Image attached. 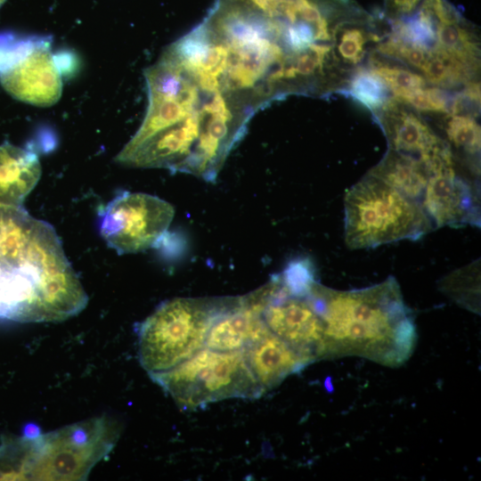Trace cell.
<instances>
[{
  "mask_svg": "<svg viewBox=\"0 0 481 481\" xmlns=\"http://www.w3.org/2000/svg\"><path fill=\"white\" fill-rule=\"evenodd\" d=\"M87 302L54 228L23 207L0 206V318L60 322Z\"/></svg>",
  "mask_w": 481,
  "mask_h": 481,
  "instance_id": "cell-1",
  "label": "cell"
},
{
  "mask_svg": "<svg viewBox=\"0 0 481 481\" xmlns=\"http://www.w3.org/2000/svg\"><path fill=\"white\" fill-rule=\"evenodd\" d=\"M311 296L324 323L325 358L360 356L396 367L412 355L415 322L393 276L352 290L332 289L316 281Z\"/></svg>",
  "mask_w": 481,
  "mask_h": 481,
  "instance_id": "cell-2",
  "label": "cell"
},
{
  "mask_svg": "<svg viewBox=\"0 0 481 481\" xmlns=\"http://www.w3.org/2000/svg\"><path fill=\"white\" fill-rule=\"evenodd\" d=\"M344 239L351 249L416 240L433 230L421 203L371 174L346 193Z\"/></svg>",
  "mask_w": 481,
  "mask_h": 481,
  "instance_id": "cell-3",
  "label": "cell"
},
{
  "mask_svg": "<svg viewBox=\"0 0 481 481\" xmlns=\"http://www.w3.org/2000/svg\"><path fill=\"white\" fill-rule=\"evenodd\" d=\"M236 299L177 298L163 302L137 328L142 367L149 375L165 371L204 348L213 321Z\"/></svg>",
  "mask_w": 481,
  "mask_h": 481,
  "instance_id": "cell-4",
  "label": "cell"
},
{
  "mask_svg": "<svg viewBox=\"0 0 481 481\" xmlns=\"http://www.w3.org/2000/svg\"><path fill=\"white\" fill-rule=\"evenodd\" d=\"M149 376L183 410L229 398L256 399L265 393L244 351L219 352L204 347L175 367Z\"/></svg>",
  "mask_w": 481,
  "mask_h": 481,
  "instance_id": "cell-5",
  "label": "cell"
},
{
  "mask_svg": "<svg viewBox=\"0 0 481 481\" xmlns=\"http://www.w3.org/2000/svg\"><path fill=\"white\" fill-rule=\"evenodd\" d=\"M117 421L107 416L42 434L31 431L27 479L86 480L91 469L115 446Z\"/></svg>",
  "mask_w": 481,
  "mask_h": 481,
  "instance_id": "cell-6",
  "label": "cell"
},
{
  "mask_svg": "<svg viewBox=\"0 0 481 481\" xmlns=\"http://www.w3.org/2000/svg\"><path fill=\"white\" fill-rule=\"evenodd\" d=\"M0 83L13 98L47 107L62 91L60 66L47 37L0 34Z\"/></svg>",
  "mask_w": 481,
  "mask_h": 481,
  "instance_id": "cell-7",
  "label": "cell"
},
{
  "mask_svg": "<svg viewBox=\"0 0 481 481\" xmlns=\"http://www.w3.org/2000/svg\"><path fill=\"white\" fill-rule=\"evenodd\" d=\"M249 296L259 308L269 330L309 364L325 358L324 323L311 290L306 294L292 293L275 274Z\"/></svg>",
  "mask_w": 481,
  "mask_h": 481,
  "instance_id": "cell-8",
  "label": "cell"
},
{
  "mask_svg": "<svg viewBox=\"0 0 481 481\" xmlns=\"http://www.w3.org/2000/svg\"><path fill=\"white\" fill-rule=\"evenodd\" d=\"M175 215L167 201L143 192L124 191L99 211L100 234L118 255L153 247Z\"/></svg>",
  "mask_w": 481,
  "mask_h": 481,
  "instance_id": "cell-9",
  "label": "cell"
},
{
  "mask_svg": "<svg viewBox=\"0 0 481 481\" xmlns=\"http://www.w3.org/2000/svg\"><path fill=\"white\" fill-rule=\"evenodd\" d=\"M421 205L434 226L480 225L479 189L454 167L429 175Z\"/></svg>",
  "mask_w": 481,
  "mask_h": 481,
  "instance_id": "cell-10",
  "label": "cell"
},
{
  "mask_svg": "<svg viewBox=\"0 0 481 481\" xmlns=\"http://www.w3.org/2000/svg\"><path fill=\"white\" fill-rule=\"evenodd\" d=\"M270 330L259 309L247 297L236 301L220 313L210 325L205 347L219 352L244 351Z\"/></svg>",
  "mask_w": 481,
  "mask_h": 481,
  "instance_id": "cell-11",
  "label": "cell"
},
{
  "mask_svg": "<svg viewBox=\"0 0 481 481\" xmlns=\"http://www.w3.org/2000/svg\"><path fill=\"white\" fill-rule=\"evenodd\" d=\"M244 353L253 375L265 392L309 364L271 331L253 342Z\"/></svg>",
  "mask_w": 481,
  "mask_h": 481,
  "instance_id": "cell-12",
  "label": "cell"
},
{
  "mask_svg": "<svg viewBox=\"0 0 481 481\" xmlns=\"http://www.w3.org/2000/svg\"><path fill=\"white\" fill-rule=\"evenodd\" d=\"M40 176L36 152L8 142L0 144V206L22 207Z\"/></svg>",
  "mask_w": 481,
  "mask_h": 481,
  "instance_id": "cell-13",
  "label": "cell"
},
{
  "mask_svg": "<svg viewBox=\"0 0 481 481\" xmlns=\"http://www.w3.org/2000/svg\"><path fill=\"white\" fill-rule=\"evenodd\" d=\"M369 174L421 203L428 173L417 158L394 151Z\"/></svg>",
  "mask_w": 481,
  "mask_h": 481,
  "instance_id": "cell-14",
  "label": "cell"
},
{
  "mask_svg": "<svg viewBox=\"0 0 481 481\" xmlns=\"http://www.w3.org/2000/svg\"><path fill=\"white\" fill-rule=\"evenodd\" d=\"M436 37L435 47L444 51L474 71L477 70V45L470 31L461 25V19L454 22L436 24Z\"/></svg>",
  "mask_w": 481,
  "mask_h": 481,
  "instance_id": "cell-15",
  "label": "cell"
},
{
  "mask_svg": "<svg viewBox=\"0 0 481 481\" xmlns=\"http://www.w3.org/2000/svg\"><path fill=\"white\" fill-rule=\"evenodd\" d=\"M426 78L432 84L450 87L467 82L474 70L444 51L434 47L421 69Z\"/></svg>",
  "mask_w": 481,
  "mask_h": 481,
  "instance_id": "cell-16",
  "label": "cell"
},
{
  "mask_svg": "<svg viewBox=\"0 0 481 481\" xmlns=\"http://www.w3.org/2000/svg\"><path fill=\"white\" fill-rule=\"evenodd\" d=\"M350 94L371 110L389 103L387 85L373 71L357 72L351 80Z\"/></svg>",
  "mask_w": 481,
  "mask_h": 481,
  "instance_id": "cell-17",
  "label": "cell"
},
{
  "mask_svg": "<svg viewBox=\"0 0 481 481\" xmlns=\"http://www.w3.org/2000/svg\"><path fill=\"white\" fill-rule=\"evenodd\" d=\"M449 141L469 154H477L480 150V126L468 115H453L446 126Z\"/></svg>",
  "mask_w": 481,
  "mask_h": 481,
  "instance_id": "cell-18",
  "label": "cell"
},
{
  "mask_svg": "<svg viewBox=\"0 0 481 481\" xmlns=\"http://www.w3.org/2000/svg\"><path fill=\"white\" fill-rule=\"evenodd\" d=\"M379 51L384 54L405 61L418 69H422L428 61L431 51L405 43L393 36L379 46Z\"/></svg>",
  "mask_w": 481,
  "mask_h": 481,
  "instance_id": "cell-19",
  "label": "cell"
},
{
  "mask_svg": "<svg viewBox=\"0 0 481 481\" xmlns=\"http://www.w3.org/2000/svg\"><path fill=\"white\" fill-rule=\"evenodd\" d=\"M372 71L379 76L393 92L421 88L425 80L409 70L383 65H376Z\"/></svg>",
  "mask_w": 481,
  "mask_h": 481,
  "instance_id": "cell-20",
  "label": "cell"
},
{
  "mask_svg": "<svg viewBox=\"0 0 481 481\" xmlns=\"http://www.w3.org/2000/svg\"><path fill=\"white\" fill-rule=\"evenodd\" d=\"M363 31L351 28L343 31L338 44V52L345 60L356 63L363 56Z\"/></svg>",
  "mask_w": 481,
  "mask_h": 481,
  "instance_id": "cell-21",
  "label": "cell"
},
{
  "mask_svg": "<svg viewBox=\"0 0 481 481\" xmlns=\"http://www.w3.org/2000/svg\"><path fill=\"white\" fill-rule=\"evenodd\" d=\"M420 0H387V5L396 14H407L412 12Z\"/></svg>",
  "mask_w": 481,
  "mask_h": 481,
  "instance_id": "cell-22",
  "label": "cell"
},
{
  "mask_svg": "<svg viewBox=\"0 0 481 481\" xmlns=\"http://www.w3.org/2000/svg\"><path fill=\"white\" fill-rule=\"evenodd\" d=\"M5 2V0H0V7Z\"/></svg>",
  "mask_w": 481,
  "mask_h": 481,
  "instance_id": "cell-23",
  "label": "cell"
}]
</instances>
